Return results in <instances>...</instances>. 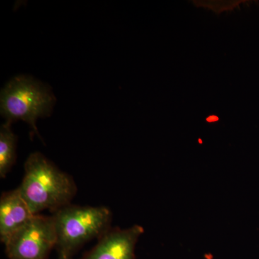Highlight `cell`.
<instances>
[{"label":"cell","instance_id":"obj_4","mask_svg":"<svg viewBox=\"0 0 259 259\" xmlns=\"http://www.w3.org/2000/svg\"><path fill=\"white\" fill-rule=\"evenodd\" d=\"M5 245L10 259H47L57 245L54 218L35 214Z\"/></svg>","mask_w":259,"mask_h":259},{"label":"cell","instance_id":"obj_7","mask_svg":"<svg viewBox=\"0 0 259 259\" xmlns=\"http://www.w3.org/2000/svg\"><path fill=\"white\" fill-rule=\"evenodd\" d=\"M16 159V136L7 122L0 130V177L5 178Z\"/></svg>","mask_w":259,"mask_h":259},{"label":"cell","instance_id":"obj_3","mask_svg":"<svg viewBox=\"0 0 259 259\" xmlns=\"http://www.w3.org/2000/svg\"><path fill=\"white\" fill-rule=\"evenodd\" d=\"M55 98L42 83L20 76L12 79L1 93V114L7 122L25 121L38 134L36 120L49 115Z\"/></svg>","mask_w":259,"mask_h":259},{"label":"cell","instance_id":"obj_6","mask_svg":"<svg viewBox=\"0 0 259 259\" xmlns=\"http://www.w3.org/2000/svg\"><path fill=\"white\" fill-rule=\"evenodd\" d=\"M35 214H32L18 188L0 199V239L4 244Z\"/></svg>","mask_w":259,"mask_h":259},{"label":"cell","instance_id":"obj_2","mask_svg":"<svg viewBox=\"0 0 259 259\" xmlns=\"http://www.w3.org/2000/svg\"><path fill=\"white\" fill-rule=\"evenodd\" d=\"M57 245L60 253L69 255L87 242L109 231L112 214L105 207L71 204L54 212Z\"/></svg>","mask_w":259,"mask_h":259},{"label":"cell","instance_id":"obj_1","mask_svg":"<svg viewBox=\"0 0 259 259\" xmlns=\"http://www.w3.org/2000/svg\"><path fill=\"white\" fill-rule=\"evenodd\" d=\"M33 214L46 209L54 212L70 204L76 192L72 178L40 153L30 155L18 188Z\"/></svg>","mask_w":259,"mask_h":259},{"label":"cell","instance_id":"obj_8","mask_svg":"<svg viewBox=\"0 0 259 259\" xmlns=\"http://www.w3.org/2000/svg\"><path fill=\"white\" fill-rule=\"evenodd\" d=\"M59 259H69V256L64 254V253H60V256H59Z\"/></svg>","mask_w":259,"mask_h":259},{"label":"cell","instance_id":"obj_5","mask_svg":"<svg viewBox=\"0 0 259 259\" xmlns=\"http://www.w3.org/2000/svg\"><path fill=\"white\" fill-rule=\"evenodd\" d=\"M144 228L134 226L108 231L83 259H134L135 248Z\"/></svg>","mask_w":259,"mask_h":259}]
</instances>
